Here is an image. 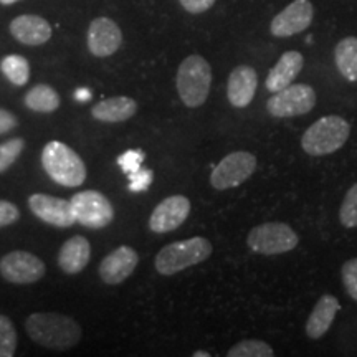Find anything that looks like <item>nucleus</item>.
Wrapping results in <instances>:
<instances>
[{"instance_id":"a211bd4d","label":"nucleus","mask_w":357,"mask_h":357,"mask_svg":"<svg viewBox=\"0 0 357 357\" xmlns=\"http://www.w3.org/2000/svg\"><path fill=\"white\" fill-rule=\"evenodd\" d=\"M303 66H305V58L300 52H284L265 79L268 91L276 93L280 89L289 86L294 82V78L301 73Z\"/></svg>"},{"instance_id":"aec40b11","label":"nucleus","mask_w":357,"mask_h":357,"mask_svg":"<svg viewBox=\"0 0 357 357\" xmlns=\"http://www.w3.org/2000/svg\"><path fill=\"white\" fill-rule=\"evenodd\" d=\"M341 310L337 298L333 294H323L312 307L310 318L306 321V334L311 339H321L329 331L334 323L337 311Z\"/></svg>"},{"instance_id":"ddd939ff","label":"nucleus","mask_w":357,"mask_h":357,"mask_svg":"<svg viewBox=\"0 0 357 357\" xmlns=\"http://www.w3.org/2000/svg\"><path fill=\"white\" fill-rule=\"evenodd\" d=\"M190 213V200L185 195H171L155 205L149 217V229L155 234L177 230Z\"/></svg>"},{"instance_id":"2eb2a0df","label":"nucleus","mask_w":357,"mask_h":357,"mask_svg":"<svg viewBox=\"0 0 357 357\" xmlns=\"http://www.w3.org/2000/svg\"><path fill=\"white\" fill-rule=\"evenodd\" d=\"M137 263H139V255L136 250L121 245L102 258L98 273L106 284H119L132 275Z\"/></svg>"},{"instance_id":"20e7f679","label":"nucleus","mask_w":357,"mask_h":357,"mask_svg":"<svg viewBox=\"0 0 357 357\" xmlns=\"http://www.w3.org/2000/svg\"><path fill=\"white\" fill-rule=\"evenodd\" d=\"M177 93L187 108H199L207 101L212 84V68L200 55L187 56L177 70Z\"/></svg>"},{"instance_id":"f704fd0d","label":"nucleus","mask_w":357,"mask_h":357,"mask_svg":"<svg viewBox=\"0 0 357 357\" xmlns=\"http://www.w3.org/2000/svg\"><path fill=\"white\" fill-rule=\"evenodd\" d=\"M75 96H77L78 101H88L89 98H91V91H89V89H86V88H82V89H78L77 93H75Z\"/></svg>"},{"instance_id":"412c9836","label":"nucleus","mask_w":357,"mask_h":357,"mask_svg":"<svg viewBox=\"0 0 357 357\" xmlns=\"http://www.w3.org/2000/svg\"><path fill=\"white\" fill-rule=\"evenodd\" d=\"M137 111V102L128 96H114L93 106L91 116L102 123H123L131 119Z\"/></svg>"},{"instance_id":"4be33fe9","label":"nucleus","mask_w":357,"mask_h":357,"mask_svg":"<svg viewBox=\"0 0 357 357\" xmlns=\"http://www.w3.org/2000/svg\"><path fill=\"white\" fill-rule=\"evenodd\" d=\"M25 106L35 113H53L60 108V95L55 88L50 84H37L32 89H29L24 98Z\"/></svg>"},{"instance_id":"423d86ee","label":"nucleus","mask_w":357,"mask_h":357,"mask_svg":"<svg viewBox=\"0 0 357 357\" xmlns=\"http://www.w3.org/2000/svg\"><path fill=\"white\" fill-rule=\"evenodd\" d=\"M300 243L296 231L283 222H266L253 227L247 236V245L258 255H281L296 248Z\"/></svg>"},{"instance_id":"dca6fc26","label":"nucleus","mask_w":357,"mask_h":357,"mask_svg":"<svg viewBox=\"0 0 357 357\" xmlns=\"http://www.w3.org/2000/svg\"><path fill=\"white\" fill-rule=\"evenodd\" d=\"M258 86L257 71L248 65H240L230 73L227 83V98L234 108H247L253 101Z\"/></svg>"},{"instance_id":"f03ea898","label":"nucleus","mask_w":357,"mask_h":357,"mask_svg":"<svg viewBox=\"0 0 357 357\" xmlns=\"http://www.w3.org/2000/svg\"><path fill=\"white\" fill-rule=\"evenodd\" d=\"M42 166L48 177L63 187H79L86 178L83 159L60 141H50L43 147Z\"/></svg>"},{"instance_id":"6ab92c4d","label":"nucleus","mask_w":357,"mask_h":357,"mask_svg":"<svg viewBox=\"0 0 357 357\" xmlns=\"http://www.w3.org/2000/svg\"><path fill=\"white\" fill-rule=\"evenodd\" d=\"M91 258V245L84 236L75 235L61 245L58 253V266L66 275H77L83 271Z\"/></svg>"},{"instance_id":"4468645a","label":"nucleus","mask_w":357,"mask_h":357,"mask_svg":"<svg viewBox=\"0 0 357 357\" xmlns=\"http://www.w3.org/2000/svg\"><path fill=\"white\" fill-rule=\"evenodd\" d=\"M123 33L118 24L108 17H98L88 29V50L98 58L111 56L119 50Z\"/></svg>"},{"instance_id":"f3484780","label":"nucleus","mask_w":357,"mask_h":357,"mask_svg":"<svg viewBox=\"0 0 357 357\" xmlns=\"http://www.w3.org/2000/svg\"><path fill=\"white\" fill-rule=\"evenodd\" d=\"M10 33L17 42L29 47H38L52 38V25L43 17L20 15L12 20Z\"/></svg>"},{"instance_id":"473e14b6","label":"nucleus","mask_w":357,"mask_h":357,"mask_svg":"<svg viewBox=\"0 0 357 357\" xmlns=\"http://www.w3.org/2000/svg\"><path fill=\"white\" fill-rule=\"evenodd\" d=\"M189 13H204L211 8L215 0H178Z\"/></svg>"},{"instance_id":"c85d7f7f","label":"nucleus","mask_w":357,"mask_h":357,"mask_svg":"<svg viewBox=\"0 0 357 357\" xmlns=\"http://www.w3.org/2000/svg\"><path fill=\"white\" fill-rule=\"evenodd\" d=\"M144 159H146L144 151H141V149L126 151V153L118 158V166L121 167V171L124 174H128V176H129V174L139 171L141 164L144 162Z\"/></svg>"},{"instance_id":"c756f323","label":"nucleus","mask_w":357,"mask_h":357,"mask_svg":"<svg viewBox=\"0 0 357 357\" xmlns=\"http://www.w3.org/2000/svg\"><path fill=\"white\" fill-rule=\"evenodd\" d=\"M154 181V172L151 169H139V171L129 174L128 189L131 192H146Z\"/></svg>"},{"instance_id":"c9c22d12","label":"nucleus","mask_w":357,"mask_h":357,"mask_svg":"<svg viewBox=\"0 0 357 357\" xmlns=\"http://www.w3.org/2000/svg\"><path fill=\"white\" fill-rule=\"evenodd\" d=\"M194 357H211V352H204V351H195Z\"/></svg>"},{"instance_id":"72a5a7b5","label":"nucleus","mask_w":357,"mask_h":357,"mask_svg":"<svg viewBox=\"0 0 357 357\" xmlns=\"http://www.w3.org/2000/svg\"><path fill=\"white\" fill-rule=\"evenodd\" d=\"M17 124H19V121H17L15 114L10 113V111L0 108V136H2V134L10 132L12 129L17 128Z\"/></svg>"},{"instance_id":"39448f33","label":"nucleus","mask_w":357,"mask_h":357,"mask_svg":"<svg viewBox=\"0 0 357 357\" xmlns=\"http://www.w3.org/2000/svg\"><path fill=\"white\" fill-rule=\"evenodd\" d=\"M351 134V124L337 114L324 116L311 124L301 137V147L306 154L328 155L346 144Z\"/></svg>"},{"instance_id":"9b49d317","label":"nucleus","mask_w":357,"mask_h":357,"mask_svg":"<svg viewBox=\"0 0 357 357\" xmlns=\"http://www.w3.org/2000/svg\"><path fill=\"white\" fill-rule=\"evenodd\" d=\"M314 17V8L310 0H294L271 20L270 32L278 38L305 32Z\"/></svg>"},{"instance_id":"1a4fd4ad","label":"nucleus","mask_w":357,"mask_h":357,"mask_svg":"<svg viewBox=\"0 0 357 357\" xmlns=\"http://www.w3.org/2000/svg\"><path fill=\"white\" fill-rule=\"evenodd\" d=\"M316 105V91L310 84H289L273 93L266 101V111L273 118H293L310 113Z\"/></svg>"},{"instance_id":"e433bc0d","label":"nucleus","mask_w":357,"mask_h":357,"mask_svg":"<svg viewBox=\"0 0 357 357\" xmlns=\"http://www.w3.org/2000/svg\"><path fill=\"white\" fill-rule=\"evenodd\" d=\"M15 2H19V0H0V3H2V6H12V3H15Z\"/></svg>"},{"instance_id":"7ed1b4c3","label":"nucleus","mask_w":357,"mask_h":357,"mask_svg":"<svg viewBox=\"0 0 357 357\" xmlns=\"http://www.w3.org/2000/svg\"><path fill=\"white\" fill-rule=\"evenodd\" d=\"M212 252L213 247L207 238L192 236V238L181 240V242H174L164 247L155 257L154 266L160 275L171 276L205 261L207 258H211Z\"/></svg>"},{"instance_id":"f257e3e1","label":"nucleus","mask_w":357,"mask_h":357,"mask_svg":"<svg viewBox=\"0 0 357 357\" xmlns=\"http://www.w3.org/2000/svg\"><path fill=\"white\" fill-rule=\"evenodd\" d=\"M25 328L33 342L53 351L71 349L82 339V326L60 312H33Z\"/></svg>"},{"instance_id":"5701e85b","label":"nucleus","mask_w":357,"mask_h":357,"mask_svg":"<svg viewBox=\"0 0 357 357\" xmlns=\"http://www.w3.org/2000/svg\"><path fill=\"white\" fill-rule=\"evenodd\" d=\"M334 60L347 82H357V37H346L336 45Z\"/></svg>"},{"instance_id":"0eeeda50","label":"nucleus","mask_w":357,"mask_h":357,"mask_svg":"<svg viewBox=\"0 0 357 357\" xmlns=\"http://www.w3.org/2000/svg\"><path fill=\"white\" fill-rule=\"evenodd\" d=\"M257 171V158L248 151H235L225 155L211 174L215 190H229L247 182Z\"/></svg>"},{"instance_id":"6e6552de","label":"nucleus","mask_w":357,"mask_h":357,"mask_svg":"<svg viewBox=\"0 0 357 357\" xmlns=\"http://www.w3.org/2000/svg\"><path fill=\"white\" fill-rule=\"evenodd\" d=\"M75 218L83 227L100 230L108 227L114 218V207L108 197L98 190H83L71 197Z\"/></svg>"},{"instance_id":"b1692460","label":"nucleus","mask_w":357,"mask_h":357,"mask_svg":"<svg viewBox=\"0 0 357 357\" xmlns=\"http://www.w3.org/2000/svg\"><path fill=\"white\" fill-rule=\"evenodd\" d=\"M0 70L15 86H25L30 79V65L22 55H7L0 63Z\"/></svg>"},{"instance_id":"9d476101","label":"nucleus","mask_w":357,"mask_h":357,"mask_svg":"<svg viewBox=\"0 0 357 357\" xmlns=\"http://www.w3.org/2000/svg\"><path fill=\"white\" fill-rule=\"evenodd\" d=\"M45 263L33 253L15 250L0 260V275L12 284H32L43 278Z\"/></svg>"},{"instance_id":"7c9ffc66","label":"nucleus","mask_w":357,"mask_h":357,"mask_svg":"<svg viewBox=\"0 0 357 357\" xmlns=\"http://www.w3.org/2000/svg\"><path fill=\"white\" fill-rule=\"evenodd\" d=\"M342 281L349 296L357 301V258H351L342 265Z\"/></svg>"},{"instance_id":"cd10ccee","label":"nucleus","mask_w":357,"mask_h":357,"mask_svg":"<svg viewBox=\"0 0 357 357\" xmlns=\"http://www.w3.org/2000/svg\"><path fill=\"white\" fill-rule=\"evenodd\" d=\"M339 220L346 229H356L357 227V184L347 190L341 208H339Z\"/></svg>"},{"instance_id":"2f4dec72","label":"nucleus","mask_w":357,"mask_h":357,"mask_svg":"<svg viewBox=\"0 0 357 357\" xmlns=\"http://www.w3.org/2000/svg\"><path fill=\"white\" fill-rule=\"evenodd\" d=\"M20 218V211L17 208L15 204L7 202V200H0V229L2 227L12 225Z\"/></svg>"},{"instance_id":"bb28decb","label":"nucleus","mask_w":357,"mask_h":357,"mask_svg":"<svg viewBox=\"0 0 357 357\" xmlns=\"http://www.w3.org/2000/svg\"><path fill=\"white\" fill-rule=\"evenodd\" d=\"M17 349V331L7 316L0 314V357H13Z\"/></svg>"},{"instance_id":"f8f14e48","label":"nucleus","mask_w":357,"mask_h":357,"mask_svg":"<svg viewBox=\"0 0 357 357\" xmlns=\"http://www.w3.org/2000/svg\"><path fill=\"white\" fill-rule=\"evenodd\" d=\"M29 207L35 217L53 227L68 229L73 223H77L70 200L53 197L48 194H33L29 197Z\"/></svg>"},{"instance_id":"393cba45","label":"nucleus","mask_w":357,"mask_h":357,"mask_svg":"<svg viewBox=\"0 0 357 357\" xmlns=\"http://www.w3.org/2000/svg\"><path fill=\"white\" fill-rule=\"evenodd\" d=\"M229 357H273L275 351L270 344L260 339H245L238 344L231 346L230 351L227 352Z\"/></svg>"},{"instance_id":"a878e982","label":"nucleus","mask_w":357,"mask_h":357,"mask_svg":"<svg viewBox=\"0 0 357 357\" xmlns=\"http://www.w3.org/2000/svg\"><path fill=\"white\" fill-rule=\"evenodd\" d=\"M25 141L22 137H13L0 144V174L10 169L15 160L24 153Z\"/></svg>"}]
</instances>
